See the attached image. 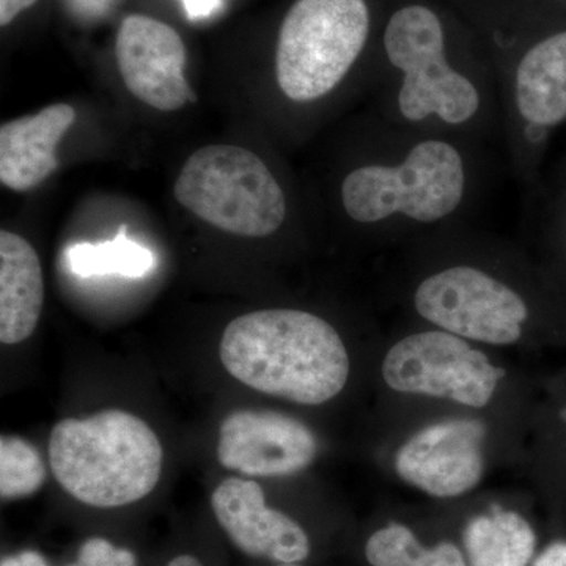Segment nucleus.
Here are the masks:
<instances>
[{"instance_id":"f257e3e1","label":"nucleus","mask_w":566,"mask_h":566,"mask_svg":"<svg viewBox=\"0 0 566 566\" xmlns=\"http://www.w3.org/2000/svg\"><path fill=\"white\" fill-rule=\"evenodd\" d=\"M382 120L491 145L504 140L501 93L474 29L433 0L385 7L370 76Z\"/></svg>"},{"instance_id":"f03ea898","label":"nucleus","mask_w":566,"mask_h":566,"mask_svg":"<svg viewBox=\"0 0 566 566\" xmlns=\"http://www.w3.org/2000/svg\"><path fill=\"white\" fill-rule=\"evenodd\" d=\"M490 145L416 132L374 114L335 188L349 226L385 238L463 223L490 186Z\"/></svg>"},{"instance_id":"7ed1b4c3","label":"nucleus","mask_w":566,"mask_h":566,"mask_svg":"<svg viewBox=\"0 0 566 566\" xmlns=\"http://www.w3.org/2000/svg\"><path fill=\"white\" fill-rule=\"evenodd\" d=\"M497 80L510 169L538 189L547 151L566 126V22L547 24L517 0H460Z\"/></svg>"},{"instance_id":"20e7f679","label":"nucleus","mask_w":566,"mask_h":566,"mask_svg":"<svg viewBox=\"0 0 566 566\" xmlns=\"http://www.w3.org/2000/svg\"><path fill=\"white\" fill-rule=\"evenodd\" d=\"M221 360L243 385L300 405L333 400L349 376L348 352L338 331L301 308L238 316L223 331Z\"/></svg>"},{"instance_id":"39448f33","label":"nucleus","mask_w":566,"mask_h":566,"mask_svg":"<svg viewBox=\"0 0 566 566\" xmlns=\"http://www.w3.org/2000/svg\"><path fill=\"white\" fill-rule=\"evenodd\" d=\"M446 253L433 259L412 285V308L423 322L465 340L506 346L526 334L538 316L542 300H534L527 283L501 270L465 237L464 222L430 232Z\"/></svg>"},{"instance_id":"423d86ee","label":"nucleus","mask_w":566,"mask_h":566,"mask_svg":"<svg viewBox=\"0 0 566 566\" xmlns=\"http://www.w3.org/2000/svg\"><path fill=\"white\" fill-rule=\"evenodd\" d=\"M374 0H294L279 28L275 85L296 107L318 106L370 76L379 32Z\"/></svg>"},{"instance_id":"0eeeda50","label":"nucleus","mask_w":566,"mask_h":566,"mask_svg":"<svg viewBox=\"0 0 566 566\" xmlns=\"http://www.w3.org/2000/svg\"><path fill=\"white\" fill-rule=\"evenodd\" d=\"M59 485L82 504L114 509L134 504L158 485L163 446L139 417L107 409L88 419H65L50 439Z\"/></svg>"},{"instance_id":"6e6552de","label":"nucleus","mask_w":566,"mask_h":566,"mask_svg":"<svg viewBox=\"0 0 566 566\" xmlns=\"http://www.w3.org/2000/svg\"><path fill=\"white\" fill-rule=\"evenodd\" d=\"M181 207L222 232L268 238L290 218L285 186L259 155L237 145L192 153L174 186Z\"/></svg>"},{"instance_id":"1a4fd4ad","label":"nucleus","mask_w":566,"mask_h":566,"mask_svg":"<svg viewBox=\"0 0 566 566\" xmlns=\"http://www.w3.org/2000/svg\"><path fill=\"white\" fill-rule=\"evenodd\" d=\"M504 375L465 338L438 327L406 335L382 363V376L390 389L447 398L469 408H485Z\"/></svg>"},{"instance_id":"9d476101","label":"nucleus","mask_w":566,"mask_h":566,"mask_svg":"<svg viewBox=\"0 0 566 566\" xmlns=\"http://www.w3.org/2000/svg\"><path fill=\"white\" fill-rule=\"evenodd\" d=\"M486 427L449 419L417 431L395 455V471L408 485L439 499L469 493L485 472Z\"/></svg>"},{"instance_id":"9b49d317","label":"nucleus","mask_w":566,"mask_h":566,"mask_svg":"<svg viewBox=\"0 0 566 566\" xmlns=\"http://www.w3.org/2000/svg\"><path fill=\"white\" fill-rule=\"evenodd\" d=\"M115 54L126 88L153 109L174 112L197 102L185 76V43L166 22L145 14L126 17Z\"/></svg>"},{"instance_id":"f8f14e48","label":"nucleus","mask_w":566,"mask_h":566,"mask_svg":"<svg viewBox=\"0 0 566 566\" xmlns=\"http://www.w3.org/2000/svg\"><path fill=\"white\" fill-rule=\"evenodd\" d=\"M316 452L311 428L279 412L237 411L219 431V463L244 475H293L308 468Z\"/></svg>"},{"instance_id":"ddd939ff","label":"nucleus","mask_w":566,"mask_h":566,"mask_svg":"<svg viewBox=\"0 0 566 566\" xmlns=\"http://www.w3.org/2000/svg\"><path fill=\"white\" fill-rule=\"evenodd\" d=\"M216 520L238 549L277 564H300L311 542L300 524L268 509L262 486L253 480L227 479L211 495Z\"/></svg>"},{"instance_id":"4468645a","label":"nucleus","mask_w":566,"mask_h":566,"mask_svg":"<svg viewBox=\"0 0 566 566\" xmlns=\"http://www.w3.org/2000/svg\"><path fill=\"white\" fill-rule=\"evenodd\" d=\"M76 120L70 104L59 103L0 126V181L14 192L39 188L57 170V147Z\"/></svg>"},{"instance_id":"2eb2a0df","label":"nucleus","mask_w":566,"mask_h":566,"mask_svg":"<svg viewBox=\"0 0 566 566\" xmlns=\"http://www.w3.org/2000/svg\"><path fill=\"white\" fill-rule=\"evenodd\" d=\"M43 270L35 249L20 234L0 232V342L28 340L43 311Z\"/></svg>"},{"instance_id":"dca6fc26","label":"nucleus","mask_w":566,"mask_h":566,"mask_svg":"<svg viewBox=\"0 0 566 566\" xmlns=\"http://www.w3.org/2000/svg\"><path fill=\"white\" fill-rule=\"evenodd\" d=\"M536 535L515 512L494 506L490 515L471 520L464 546L471 566H527L535 553Z\"/></svg>"},{"instance_id":"f3484780","label":"nucleus","mask_w":566,"mask_h":566,"mask_svg":"<svg viewBox=\"0 0 566 566\" xmlns=\"http://www.w3.org/2000/svg\"><path fill=\"white\" fill-rule=\"evenodd\" d=\"M66 264L77 277L122 275L140 279L156 266V259L150 249L136 243L122 229L111 241L71 245L66 251Z\"/></svg>"},{"instance_id":"a211bd4d","label":"nucleus","mask_w":566,"mask_h":566,"mask_svg":"<svg viewBox=\"0 0 566 566\" xmlns=\"http://www.w3.org/2000/svg\"><path fill=\"white\" fill-rule=\"evenodd\" d=\"M365 556L371 566H468L463 554L452 543L427 549L411 528L397 523L370 536Z\"/></svg>"},{"instance_id":"6ab92c4d","label":"nucleus","mask_w":566,"mask_h":566,"mask_svg":"<svg viewBox=\"0 0 566 566\" xmlns=\"http://www.w3.org/2000/svg\"><path fill=\"white\" fill-rule=\"evenodd\" d=\"M46 482L39 450L17 436L0 439V495L7 501L29 497Z\"/></svg>"},{"instance_id":"aec40b11","label":"nucleus","mask_w":566,"mask_h":566,"mask_svg":"<svg viewBox=\"0 0 566 566\" xmlns=\"http://www.w3.org/2000/svg\"><path fill=\"white\" fill-rule=\"evenodd\" d=\"M547 240L556 249L557 255L566 266V175L562 174L556 191L547 197L545 210Z\"/></svg>"},{"instance_id":"412c9836","label":"nucleus","mask_w":566,"mask_h":566,"mask_svg":"<svg viewBox=\"0 0 566 566\" xmlns=\"http://www.w3.org/2000/svg\"><path fill=\"white\" fill-rule=\"evenodd\" d=\"M69 566H136L132 551L118 549L104 538H91L81 546L76 564Z\"/></svg>"},{"instance_id":"4be33fe9","label":"nucleus","mask_w":566,"mask_h":566,"mask_svg":"<svg viewBox=\"0 0 566 566\" xmlns=\"http://www.w3.org/2000/svg\"><path fill=\"white\" fill-rule=\"evenodd\" d=\"M120 0H65L66 9L76 20L93 22L103 20Z\"/></svg>"},{"instance_id":"5701e85b","label":"nucleus","mask_w":566,"mask_h":566,"mask_svg":"<svg viewBox=\"0 0 566 566\" xmlns=\"http://www.w3.org/2000/svg\"><path fill=\"white\" fill-rule=\"evenodd\" d=\"M189 21L208 20L222 9V0H181Z\"/></svg>"},{"instance_id":"b1692460","label":"nucleus","mask_w":566,"mask_h":566,"mask_svg":"<svg viewBox=\"0 0 566 566\" xmlns=\"http://www.w3.org/2000/svg\"><path fill=\"white\" fill-rule=\"evenodd\" d=\"M39 0H0V25L6 28L22 11L31 9Z\"/></svg>"},{"instance_id":"393cba45","label":"nucleus","mask_w":566,"mask_h":566,"mask_svg":"<svg viewBox=\"0 0 566 566\" xmlns=\"http://www.w3.org/2000/svg\"><path fill=\"white\" fill-rule=\"evenodd\" d=\"M534 566H566V543L556 542L547 546L536 558Z\"/></svg>"},{"instance_id":"a878e982","label":"nucleus","mask_w":566,"mask_h":566,"mask_svg":"<svg viewBox=\"0 0 566 566\" xmlns=\"http://www.w3.org/2000/svg\"><path fill=\"white\" fill-rule=\"evenodd\" d=\"M0 566H50L46 558L35 551H22L17 556L6 557Z\"/></svg>"},{"instance_id":"bb28decb","label":"nucleus","mask_w":566,"mask_h":566,"mask_svg":"<svg viewBox=\"0 0 566 566\" xmlns=\"http://www.w3.org/2000/svg\"><path fill=\"white\" fill-rule=\"evenodd\" d=\"M167 566H203L202 562L199 560V558L188 556V554H185V556H178L175 557L172 562H170Z\"/></svg>"},{"instance_id":"cd10ccee","label":"nucleus","mask_w":566,"mask_h":566,"mask_svg":"<svg viewBox=\"0 0 566 566\" xmlns=\"http://www.w3.org/2000/svg\"><path fill=\"white\" fill-rule=\"evenodd\" d=\"M275 566H301V565H297V564H277Z\"/></svg>"},{"instance_id":"c85d7f7f","label":"nucleus","mask_w":566,"mask_h":566,"mask_svg":"<svg viewBox=\"0 0 566 566\" xmlns=\"http://www.w3.org/2000/svg\"><path fill=\"white\" fill-rule=\"evenodd\" d=\"M564 174L566 175V158H565Z\"/></svg>"},{"instance_id":"c756f323","label":"nucleus","mask_w":566,"mask_h":566,"mask_svg":"<svg viewBox=\"0 0 566 566\" xmlns=\"http://www.w3.org/2000/svg\"><path fill=\"white\" fill-rule=\"evenodd\" d=\"M562 2L566 3V0H562Z\"/></svg>"}]
</instances>
